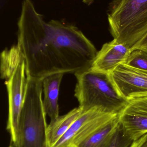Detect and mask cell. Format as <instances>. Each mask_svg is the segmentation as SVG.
<instances>
[{
    "mask_svg": "<svg viewBox=\"0 0 147 147\" xmlns=\"http://www.w3.org/2000/svg\"><path fill=\"white\" fill-rule=\"evenodd\" d=\"M17 44L28 78L42 80L56 74L90 69L98 52L76 26L62 21L46 22L32 0H23L17 22Z\"/></svg>",
    "mask_w": 147,
    "mask_h": 147,
    "instance_id": "cell-1",
    "label": "cell"
},
{
    "mask_svg": "<svg viewBox=\"0 0 147 147\" xmlns=\"http://www.w3.org/2000/svg\"><path fill=\"white\" fill-rule=\"evenodd\" d=\"M74 74L77 80L74 96L82 111L98 108L118 115L128 102L119 93L110 74L89 69Z\"/></svg>",
    "mask_w": 147,
    "mask_h": 147,
    "instance_id": "cell-2",
    "label": "cell"
},
{
    "mask_svg": "<svg viewBox=\"0 0 147 147\" xmlns=\"http://www.w3.org/2000/svg\"><path fill=\"white\" fill-rule=\"evenodd\" d=\"M26 97L18 126L15 147H49L47 137L48 125L43 105L41 80L28 78Z\"/></svg>",
    "mask_w": 147,
    "mask_h": 147,
    "instance_id": "cell-3",
    "label": "cell"
},
{
    "mask_svg": "<svg viewBox=\"0 0 147 147\" xmlns=\"http://www.w3.org/2000/svg\"><path fill=\"white\" fill-rule=\"evenodd\" d=\"M108 18L114 39L133 51L147 34V0H118Z\"/></svg>",
    "mask_w": 147,
    "mask_h": 147,
    "instance_id": "cell-4",
    "label": "cell"
},
{
    "mask_svg": "<svg viewBox=\"0 0 147 147\" xmlns=\"http://www.w3.org/2000/svg\"><path fill=\"white\" fill-rule=\"evenodd\" d=\"M118 116L98 108L82 111L64 135L51 147H78Z\"/></svg>",
    "mask_w": 147,
    "mask_h": 147,
    "instance_id": "cell-5",
    "label": "cell"
},
{
    "mask_svg": "<svg viewBox=\"0 0 147 147\" xmlns=\"http://www.w3.org/2000/svg\"><path fill=\"white\" fill-rule=\"evenodd\" d=\"M28 79L23 59L11 76L5 80L8 97L7 129L10 135V143L14 145L18 140L19 120L26 97Z\"/></svg>",
    "mask_w": 147,
    "mask_h": 147,
    "instance_id": "cell-6",
    "label": "cell"
},
{
    "mask_svg": "<svg viewBox=\"0 0 147 147\" xmlns=\"http://www.w3.org/2000/svg\"><path fill=\"white\" fill-rule=\"evenodd\" d=\"M110 75L119 93L128 101L147 97L146 71L122 64Z\"/></svg>",
    "mask_w": 147,
    "mask_h": 147,
    "instance_id": "cell-7",
    "label": "cell"
},
{
    "mask_svg": "<svg viewBox=\"0 0 147 147\" xmlns=\"http://www.w3.org/2000/svg\"><path fill=\"white\" fill-rule=\"evenodd\" d=\"M124 134L134 141L147 134V97L131 99L118 114Z\"/></svg>",
    "mask_w": 147,
    "mask_h": 147,
    "instance_id": "cell-8",
    "label": "cell"
},
{
    "mask_svg": "<svg viewBox=\"0 0 147 147\" xmlns=\"http://www.w3.org/2000/svg\"><path fill=\"white\" fill-rule=\"evenodd\" d=\"M131 50L114 39L103 45L98 52L90 69L110 74L118 66L125 63Z\"/></svg>",
    "mask_w": 147,
    "mask_h": 147,
    "instance_id": "cell-9",
    "label": "cell"
},
{
    "mask_svg": "<svg viewBox=\"0 0 147 147\" xmlns=\"http://www.w3.org/2000/svg\"><path fill=\"white\" fill-rule=\"evenodd\" d=\"M64 75L63 74H56L47 76L42 80L44 94L43 105L46 113L51 121L60 116L59 95Z\"/></svg>",
    "mask_w": 147,
    "mask_h": 147,
    "instance_id": "cell-10",
    "label": "cell"
},
{
    "mask_svg": "<svg viewBox=\"0 0 147 147\" xmlns=\"http://www.w3.org/2000/svg\"><path fill=\"white\" fill-rule=\"evenodd\" d=\"M82 111L79 107L75 108L65 115L51 121L47 130L48 147L54 146L64 135Z\"/></svg>",
    "mask_w": 147,
    "mask_h": 147,
    "instance_id": "cell-11",
    "label": "cell"
},
{
    "mask_svg": "<svg viewBox=\"0 0 147 147\" xmlns=\"http://www.w3.org/2000/svg\"><path fill=\"white\" fill-rule=\"evenodd\" d=\"M120 127L118 116L100 129L78 147H108Z\"/></svg>",
    "mask_w": 147,
    "mask_h": 147,
    "instance_id": "cell-12",
    "label": "cell"
},
{
    "mask_svg": "<svg viewBox=\"0 0 147 147\" xmlns=\"http://www.w3.org/2000/svg\"><path fill=\"white\" fill-rule=\"evenodd\" d=\"M23 59L22 52L17 45L3 50L1 54V78L8 79Z\"/></svg>",
    "mask_w": 147,
    "mask_h": 147,
    "instance_id": "cell-13",
    "label": "cell"
},
{
    "mask_svg": "<svg viewBox=\"0 0 147 147\" xmlns=\"http://www.w3.org/2000/svg\"><path fill=\"white\" fill-rule=\"evenodd\" d=\"M125 64L142 70L147 71V52L140 49L131 51Z\"/></svg>",
    "mask_w": 147,
    "mask_h": 147,
    "instance_id": "cell-14",
    "label": "cell"
},
{
    "mask_svg": "<svg viewBox=\"0 0 147 147\" xmlns=\"http://www.w3.org/2000/svg\"><path fill=\"white\" fill-rule=\"evenodd\" d=\"M133 142L124 134L120 126L108 147H129Z\"/></svg>",
    "mask_w": 147,
    "mask_h": 147,
    "instance_id": "cell-15",
    "label": "cell"
},
{
    "mask_svg": "<svg viewBox=\"0 0 147 147\" xmlns=\"http://www.w3.org/2000/svg\"><path fill=\"white\" fill-rule=\"evenodd\" d=\"M129 147H147V134L133 141Z\"/></svg>",
    "mask_w": 147,
    "mask_h": 147,
    "instance_id": "cell-16",
    "label": "cell"
},
{
    "mask_svg": "<svg viewBox=\"0 0 147 147\" xmlns=\"http://www.w3.org/2000/svg\"><path fill=\"white\" fill-rule=\"evenodd\" d=\"M135 49H140L147 52V34L133 50Z\"/></svg>",
    "mask_w": 147,
    "mask_h": 147,
    "instance_id": "cell-17",
    "label": "cell"
},
{
    "mask_svg": "<svg viewBox=\"0 0 147 147\" xmlns=\"http://www.w3.org/2000/svg\"><path fill=\"white\" fill-rule=\"evenodd\" d=\"M95 0H83V3L87 5H90L95 1Z\"/></svg>",
    "mask_w": 147,
    "mask_h": 147,
    "instance_id": "cell-18",
    "label": "cell"
},
{
    "mask_svg": "<svg viewBox=\"0 0 147 147\" xmlns=\"http://www.w3.org/2000/svg\"><path fill=\"white\" fill-rule=\"evenodd\" d=\"M8 147H15L13 143H10V145H9Z\"/></svg>",
    "mask_w": 147,
    "mask_h": 147,
    "instance_id": "cell-19",
    "label": "cell"
}]
</instances>
